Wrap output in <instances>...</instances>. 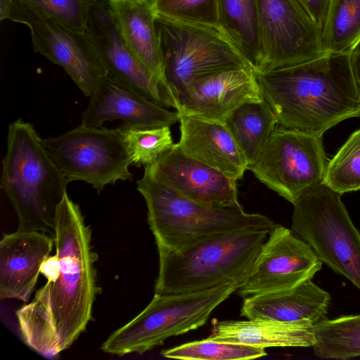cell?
<instances>
[{"instance_id":"obj_22","label":"cell","mask_w":360,"mask_h":360,"mask_svg":"<svg viewBox=\"0 0 360 360\" xmlns=\"http://www.w3.org/2000/svg\"><path fill=\"white\" fill-rule=\"evenodd\" d=\"M208 339L261 348L309 347L316 342L307 325L271 320L222 321L213 323Z\"/></svg>"},{"instance_id":"obj_12","label":"cell","mask_w":360,"mask_h":360,"mask_svg":"<svg viewBox=\"0 0 360 360\" xmlns=\"http://www.w3.org/2000/svg\"><path fill=\"white\" fill-rule=\"evenodd\" d=\"M262 47L258 71L298 65L328 54L322 30L295 0H257Z\"/></svg>"},{"instance_id":"obj_30","label":"cell","mask_w":360,"mask_h":360,"mask_svg":"<svg viewBox=\"0 0 360 360\" xmlns=\"http://www.w3.org/2000/svg\"><path fill=\"white\" fill-rule=\"evenodd\" d=\"M155 14L219 27L218 0H152Z\"/></svg>"},{"instance_id":"obj_3","label":"cell","mask_w":360,"mask_h":360,"mask_svg":"<svg viewBox=\"0 0 360 360\" xmlns=\"http://www.w3.org/2000/svg\"><path fill=\"white\" fill-rule=\"evenodd\" d=\"M69 183L33 125L21 119L11 123L1 188L17 214V230L54 236L56 212Z\"/></svg>"},{"instance_id":"obj_4","label":"cell","mask_w":360,"mask_h":360,"mask_svg":"<svg viewBox=\"0 0 360 360\" xmlns=\"http://www.w3.org/2000/svg\"><path fill=\"white\" fill-rule=\"evenodd\" d=\"M268 235L264 231L239 230L203 237L175 250L158 248L155 293L192 292L226 283L240 288Z\"/></svg>"},{"instance_id":"obj_13","label":"cell","mask_w":360,"mask_h":360,"mask_svg":"<svg viewBox=\"0 0 360 360\" xmlns=\"http://www.w3.org/2000/svg\"><path fill=\"white\" fill-rule=\"evenodd\" d=\"M311 248L294 232L276 224L269 233L252 269L238 290L242 297L292 289L311 280L322 267Z\"/></svg>"},{"instance_id":"obj_23","label":"cell","mask_w":360,"mask_h":360,"mask_svg":"<svg viewBox=\"0 0 360 360\" xmlns=\"http://www.w3.org/2000/svg\"><path fill=\"white\" fill-rule=\"evenodd\" d=\"M219 27L254 70L262 60L257 0H218Z\"/></svg>"},{"instance_id":"obj_17","label":"cell","mask_w":360,"mask_h":360,"mask_svg":"<svg viewBox=\"0 0 360 360\" xmlns=\"http://www.w3.org/2000/svg\"><path fill=\"white\" fill-rule=\"evenodd\" d=\"M121 120L120 130L170 127L180 115L147 99L127 86L105 77L90 96L82 125L101 127L103 122Z\"/></svg>"},{"instance_id":"obj_2","label":"cell","mask_w":360,"mask_h":360,"mask_svg":"<svg viewBox=\"0 0 360 360\" xmlns=\"http://www.w3.org/2000/svg\"><path fill=\"white\" fill-rule=\"evenodd\" d=\"M254 72L278 125L322 136L339 122L360 117V94L349 54L328 53L307 63Z\"/></svg>"},{"instance_id":"obj_15","label":"cell","mask_w":360,"mask_h":360,"mask_svg":"<svg viewBox=\"0 0 360 360\" xmlns=\"http://www.w3.org/2000/svg\"><path fill=\"white\" fill-rule=\"evenodd\" d=\"M86 32L108 77L167 108L158 84L127 46L112 17L108 0H94Z\"/></svg>"},{"instance_id":"obj_6","label":"cell","mask_w":360,"mask_h":360,"mask_svg":"<svg viewBox=\"0 0 360 360\" xmlns=\"http://www.w3.org/2000/svg\"><path fill=\"white\" fill-rule=\"evenodd\" d=\"M238 288L226 283L192 292L155 293L140 314L107 338L101 349L117 356L142 354L163 345L170 337L203 326L212 311Z\"/></svg>"},{"instance_id":"obj_21","label":"cell","mask_w":360,"mask_h":360,"mask_svg":"<svg viewBox=\"0 0 360 360\" xmlns=\"http://www.w3.org/2000/svg\"><path fill=\"white\" fill-rule=\"evenodd\" d=\"M330 302L329 293L311 279L290 290L245 297L240 316L301 323L311 328L327 319Z\"/></svg>"},{"instance_id":"obj_29","label":"cell","mask_w":360,"mask_h":360,"mask_svg":"<svg viewBox=\"0 0 360 360\" xmlns=\"http://www.w3.org/2000/svg\"><path fill=\"white\" fill-rule=\"evenodd\" d=\"M120 131L131 156L132 164L138 167L152 164L174 144L169 127Z\"/></svg>"},{"instance_id":"obj_31","label":"cell","mask_w":360,"mask_h":360,"mask_svg":"<svg viewBox=\"0 0 360 360\" xmlns=\"http://www.w3.org/2000/svg\"><path fill=\"white\" fill-rule=\"evenodd\" d=\"M77 31L86 32L94 0H15Z\"/></svg>"},{"instance_id":"obj_27","label":"cell","mask_w":360,"mask_h":360,"mask_svg":"<svg viewBox=\"0 0 360 360\" xmlns=\"http://www.w3.org/2000/svg\"><path fill=\"white\" fill-rule=\"evenodd\" d=\"M322 183L340 195L360 190V129L328 160Z\"/></svg>"},{"instance_id":"obj_20","label":"cell","mask_w":360,"mask_h":360,"mask_svg":"<svg viewBox=\"0 0 360 360\" xmlns=\"http://www.w3.org/2000/svg\"><path fill=\"white\" fill-rule=\"evenodd\" d=\"M176 143L187 155L238 181L248 162L225 122L180 115Z\"/></svg>"},{"instance_id":"obj_34","label":"cell","mask_w":360,"mask_h":360,"mask_svg":"<svg viewBox=\"0 0 360 360\" xmlns=\"http://www.w3.org/2000/svg\"><path fill=\"white\" fill-rule=\"evenodd\" d=\"M15 0H0V20H7L9 11Z\"/></svg>"},{"instance_id":"obj_24","label":"cell","mask_w":360,"mask_h":360,"mask_svg":"<svg viewBox=\"0 0 360 360\" xmlns=\"http://www.w3.org/2000/svg\"><path fill=\"white\" fill-rule=\"evenodd\" d=\"M243 153L248 166L256 161L278 119L264 100L247 102L233 110L225 120Z\"/></svg>"},{"instance_id":"obj_14","label":"cell","mask_w":360,"mask_h":360,"mask_svg":"<svg viewBox=\"0 0 360 360\" xmlns=\"http://www.w3.org/2000/svg\"><path fill=\"white\" fill-rule=\"evenodd\" d=\"M144 171L156 181L196 202L217 207L240 205L237 181L186 154L174 143Z\"/></svg>"},{"instance_id":"obj_1","label":"cell","mask_w":360,"mask_h":360,"mask_svg":"<svg viewBox=\"0 0 360 360\" xmlns=\"http://www.w3.org/2000/svg\"><path fill=\"white\" fill-rule=\"evenodd\" d=\"M91 233L79 206L66 193L54 217L58 269L33 300L16 311L23 341L44 356H56L70 347L91 320L101 292Z\"/></svg>"},{"instance_id":"obj_10","label":"cell","mask_w":360,"mask_h":360,"mask_svg":"<svg viewBox=\"0 0 360 360\" xmlns=\"http://www.w3.org/2000/svg\"><path fill=\"white\" fill-rule=\"evenodd\" d=\"M327 162L322 136L278 125L248 170L293 204L306 189L322 182Z\"/></svg>"},{"instance_id":"obj_16","label":"cell","mask_w":360,"mask_h":360,"mask_svg":"<svg viewBox=\"0 0 360 360\" xmlns=\"http://www.w3.org/2000/svg\"><path fill=\"white\" fill-rule=\"evenodd\" d=\"M264 98L254 70L248 68L219 72L191 84L178 97L179 115L225 122L242 104Z\"/></svg>"},{"instance_id":"obj_11","label":"cell","mask_w":360,"mask_h":360,"mask_svg":"<svg viewBox=\"0 0 360 360\" xmlns=\"http://www.w3.org/2000/svg\"><path fill=\"white\" fill-rule=\"evenodd\" d=\"M8 20L26 25L36 53L63 68L86 96L107 76L87 32L63 23L14 1Z\"/></svg>"},{"instance_id":"obj_9","label":"cell","mask_w":360,"mask_h":360,"mask_svg":"<svg viewBox=\"0 0 360 360\" xmlns=\"http://www.w3.org/2000/svg\"><path fill=\"white\" fill-rule=\"evenodd\" d=\"M69 182L83 181L100 193L105 186L132 179V158L122 131L80 125L57 137L41 139Z\"/></svg>"},{"instance_id":"obj_26","label":"cell","mask_w":360,"mask_h":360,"mask_svg":"<svg viewBox=\"0 0 360 360\" xmlns=\"http://www.w3.org/2000/svg\"><path fill=\"white\" fill-rule=\"evenodd\" d=\"M322 42L331 54H349L360 43V0L331 1Z\"/></svg>"},{"instance_id":"obj_28","label":"cell","mask_w":360,"mask_h":360,"mask_svg":"<svg viewBox=\"0 0 360 360\" xmlns=\"http://www.w3.org/2000/svg\"><path fill=\"white\" fill-rule=\"evenodd\" d=\"M161 354L166 358L183 360H247L267 354L264 348L207 338L162 350Z\"/></svg>"},{"instance_id":"obj_33","label":"cell","mask_w":360,"mask_h":360,"mask_svg":"<svg viewBox=\"0 0 360 360\" xmlns=\"http://www.w3.org/2000/svg\"><path fill=\"white\" fill-rule=\"evenodd\" d=\"M349 60L353 77L360 94V43L349 53Z\"/></svg>"},{"instance_id":"obj_8","label":"cell","mask_w":360,"mask_h":360,"mask_svg":"<svg viewBox=\"0 0 360 360\" xmlns=\"http://www.w3.org/2000/svg\"><path fill=\"white\" fill-rule=\"evenodd\" d=\"M155 25L165 77L176 101L202 77L232 69L254 70L219 27L157 14Z\"/></svg>"},{"instance_id":"obj_7","label":"cell","mask_w":360,"mask_h":360,"mask_svg":"<svg viewBox=\"0 0 360 360\" xmlns=\"http://www.w3.org/2000/svg\"><path fill=\"white\" fill-rule=\"evenodd\" d=\"M292 205V231L323 264L360 291V231L341 195L321 182L306 189Z\"/></svg>"},{"instance_id":"obj_32","label":"cell","mask_w":360,"mask_h":360,"mask_svg":"<svg viewBox=\"0 0 360 360\" xmlns=\"http://www.w3.org/2000/svg\"><path fill=\"white\" fill-rule=\"evenodd\" d=\"M322 30L332 0H295Z\"/></svg>"},{"instance_id":"obj_25","label":"cell","mask_w":360,"mask_h":360,"mask_svg":"<svg viewBox=\"0 0 360 360\" xmlns=\"http://www.w3.org/2000/svg\"><path fill=\"white\" fill-rule=\"evenodd\" d=\"M316 338L314 354L321 359L360 357V314L323 321L311 328Z\"/></svg>"},{"instance_id":"obj_5","label":"cell","mask_w":360,"mask_h":360,"mask_svg":"<svg viewBox=\"0 0 360 360\" xmlns=\"http://www.w3.org/2000/svg\"><path fill=\"white\" fill-rule=\"evenodd\" d=\"M148 208V223L158 248L175 250L211 235L239 231L269 233L276 224L261 214L248 213L243 207L200 204L179 194L144 171L136 182Z\"/></svg>"},{"instance_id":"obj_18","label":"cell","mask_w":360,"mask_h":360,"mask_svg":"<svg viewBox=\"0 0 360 360\" xmlns=\"http://www.w3.org/2000/svg\"><path fill=\"white\" fill-rule=\"evenodd\" d=\"M54 236L38 231H16L0 241V298L27 302L44 261L50 255Z\"/></svg>"},{"instance_id":"obj_19","label":"cell","mask_w":360,"mask_h":360,"mask_svg":"<svg viewBox=\"0 0 360 360\" xmlns=\"http://www.w3.org/2000/svg\"><path fill=\"white\" fill-rule=\"evenodd\" d=\"M112 17L127 46L158 84L167 108L178 102L165 77L152 0H108Z\"/></svg>"}]
</instances>
